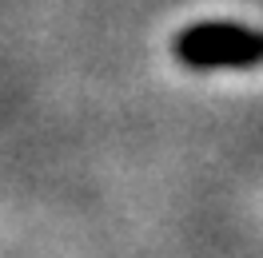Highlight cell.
I'll use <instances>...</instances> for the list:
<instances>
[{
    "instance_id": "6da1fadb",
    "label": "cell",
    "mask_w": 263,
    "mask_h": 258,
    "mask_svg": "<svg viewBox=\"0 0 263 258\" xmlns=\"http://www.w3.org/2000/svg\"><path fill=\"white\" fill-rule=\"evenodd\" d=\"M183 56H187V60H199V64H223V60H259V56H263V40H259V36L231 32V28H215V32L192 36V40L183 44Z\"/></svg>"
}]
</instances>
